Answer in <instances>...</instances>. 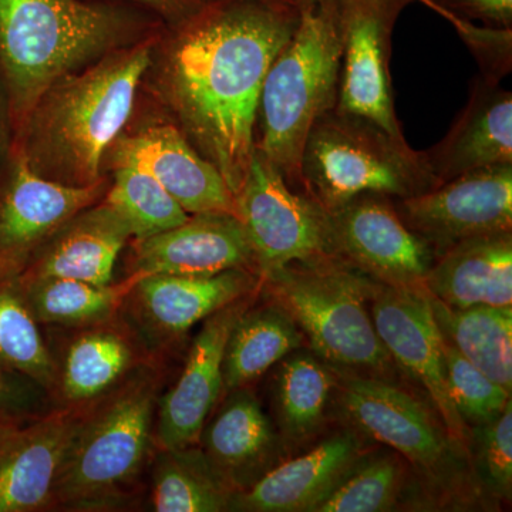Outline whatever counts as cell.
<instances>
[{
  "mask_svg": "<svg viewBox=\"0 0 512 512\" xmlns=\"http://www.w3.org/2000/svg\"><path fill=\"white\" fill-rule=\"evenodd\" d=\"M333 369L335 400L348 426L400 454L420 484L423 501L460 504L464 491L483 490L470 457L451 440L431 404L387 377Z\"/></svg>",
  "mask_w": 512,
  "mask_h": 512,
  "instance_id": "52a82bcc",
  "label": "cell"
},
{
  "mask_svg": "<svg viewBox=\"0 0 512 512\" xmlns=\"http://www.w3.org/2000/svg\"><path fill=\"white\" fill-rule=\"evenodd\" d=\"M410 467L392 448L366 450L313 512L392 511L409 490Z\"/></svg>",
  "mask_w": 512,
  "mask_h": 512,
  "instance_id": "1f68e13d",
  "label": "cell"
},
{
  "mask_svg": "<svg viewBox=\"0 0 512 512\" xmlns=\"http://www.w3.org/2000/svg\"><path fill=\"white\" fill-rule=\"evenodd\" d=\"M423 288L451 308L512 306V231L448 248L434 259Z\"/></svg>",
  "mask_w": 512,
  "mask_h": 512,
  "instance_id": "cb8c5ba5",
  "label": "cell"
},
{
  "mask_svg": "<svg viewBox=\"0 0 512 512\" xmlns=\"http://www.w3.org/2000/svg\"><path fill=\"white\" fill-rule=\"evenodd\" d=\"M138 365L136 343L126 333L94 325L70 343L57 384L64 400L80 407L116 389Z\"/></svg>",
  "mask_w": 512,
  "mask_h": 512,
  "instance_id": "4316f807",
  "label": "cell"
},
{
  "mask_svg": "<svg viewBox=\"0 0 512 512\" xmlns=\"http://www.w3.org/2000/svg\"><path fill=\"white\" fill-rule=\"evenodd\" d=\"M40 390L32 380L0 367V423L40 416L45 409Z\"/></svg>",
  "mask_w": 512,
  "mask_h": 512,
  "instance_id": "8d00e7d4",
  "label": "cell"
},
{
  "mask_svg": "<svg viewBox=\"0 0 512 512\" xmlns=\"http://www.w3.org/2000/svg\"><path fill=\"white\" fill-rule=\"evenodd\" d=\"M369 306L377 335L394 365L429 396L451 440L468 454V429L451 402L443 335L434 319L429 293L423 286L400 288L377 282Z\"/></svg>",
  "mask_w": 512,
  "mask_h": 512,
  "instance_id": "4fadbf2b",
  "label": "cell"
},
{
  "mask_svg": "<svg viewBox=\"0 0 512 512\" xmlns=\"http://www.w3.org/2000/svg\"><path fill=\"white\" fill-rule=\"evenodd\" d=\"M305 194L326 214L362 194L407 198L436 187L421 151L362 117L330 110L313 123L301 160Z\"/></svg>",
  "mask_w": 512,
  "mask_h": 512,
  "instance_id": "ba28073f",
  "label": "cell"
},
{
  "mask_svg": "<svg viewBox=\"0 0 512 512\" xmlns=\"http://www.w3.org/2000/svg\"><path fill=\"white\" fill-rule=\"evenodd\" d=\"M412 0H340L343 56L338 103L340 113L362 117L407 143L394 109L390 55L393 30Z\"/></svg>",
  "mask_w": 512,
  "mask_h": 512,
  "instance_id": "8fae6325",
  "label": "cell"
},
{
  "mask_svg": "<svg viewBox=\"0 0 512 512\" xmlns=\"http://www.w3.org/2000/svg\"><path fill=\"white\" fill-rule=\"evenodd\" d=\"M299 22L295 0H208L200 12L165 26L146 77L178 127L237 197L255 153L266 73Z\"/></svg>",
  "mask_w": 512,
  "mask_h": 512,
  "instance_id": "6da1fadb",
  "label": "cell"
},
{
  "mask_svg": "<svg viewBox=\"0 0 512 512\" xmlns=\"http://www.w3.org/2000/svg\"><path fill=\"white\" fill-rule=\"evenodd\" d=\"M157 407V377L150 369H137L84 412L57 477L53 507L70 511L120 507L146 467Z\"/></svg>",
  "mask_w": 512,
  "mask_h": 512,
  "instance_id": "5b68a950",
  "label": "cell"
},
{
  "mask_svg": "<svg viewBox=\"0 0 512 512\" xmlns=\"http://www.w3.org/2000/svg\"><path fill=\"white\" fill-rule=\"evenodd\" d=\"M106 192V178L89 187L56 183L12 151L0 174V279L18 276L47 239Z\"/></svg>",
  "mask_w": 512,
  "mask_h": 512,
  "instance_id": "5bb4252c",
  "label": "cell"
},
{
  "mask_svg": "<svg viewBox=\"0 0 512 512\" xmlns=\"http://www.w3.org/2000/svg\"><path fill=\"white\" fill-rule=\"evenodd\" d=\"M305 342L291 316L269 301L251 306L229 333L222 360L224 392L249 386Z\"/></svg>",
  "mask_w": 512,
  "mask_h": 512,
  "instance_id": "484cf974",
  "label": "cell"
},
{
  "mask_svg": "<svg viewBox=\"0 0 512 512\" xmlns=\"http://www.w3.org/2000/svg\"><path fill=\"white\" fill-rule=\"evenodd\" d=\"M421 156L436 187L470 171L512 164L510 90L480 74L446 136Z\"/></svg>",
  "mask_w": 512,
  "mask_h": 512,
  "instance_id": "7402d4cb",
  "label": "cell"
},
{
  "mask_svg": "<svg viewBox=\"0 0 512 512\" xmlns=\"http://www.w3.org/2000/svg\"><path fill=\"white\" fill-rule=\"evenodd\" d=\"M13 131L10 126L8 100H6L5 90L0 83V174L9 164L10 154H12Z\"/></svg>",
  "mask_w": 512,
  "mask_h": 512,
  "instance_id": "f35d334b",
  "label": "cell"
},
{
  "mask_svg": "<svg viewBox=\"0 0 512 512\" xmlns=\"http://www.w3.org/2000/svg\"><path fill=\"white\" fill-rule=\"evenodd\" d=\"M255 293L204 320L173 389L158 402L154 440L158 450L200 444L208 417L224 392L222 360L229 333L254 301Z\"/></svg>",
  "mask_w": 512,
  "mask_h": 512,
  "instance_id": "2e32d148",
  "label": "cell"
},
{
  "mask_svg": "<svg viewBox=\"0 0 512 512\" xmlns=\"http://www.w3.org/2000/svg\"><path fill=\"white\" fill-rule=\"evenodd\" d=\"M468 456L484 493L511 500L512 403L494 420L468 429Z\"/></svg>",
  "mask_w": 512,
  "mask_h": 512,
  "instance_id": "d590c367",
  "label": "cell"
},
{
  "mask_svg": "<svg viewBox=\"0 0 512 512\" xmlns=\"http://www.w3.org/2000/svg\"><path fill=\"white\" fill-rule=\"evenodd\" d=\"M0 367L32 380L45 392L57 386V369L18 279H0Z\"/></svg>",
  "mask_w": 512,
  "mask_h": 512,
  "instance_id": "d6a6232c",
  "label": "cell"
},
{
  "mask_svg": "<svg viewBox=\"0 0 512 512\" xmlns=\"http://www.w3.org/2000/svg\"><path fill=\"white\" fill-rule=\"evenodd\" d=\"M353 427L333 431L311 450L286 458L258 483L234 494L229 511L313 512L367 450Z\"/></svg>",
  "mask_w": 512,
  "mask_h": 512,
  "instance_id": "ffe728a7",
  "label": "cell"
},
{
  "mask_svg": "<svg viewBox=\"0 0 512 512\" xmlns=\"http://www.w3.org/2000/svg\"><path fill=\"white\" fill-rule=\"evenodd\" d=\"M163 29L53 83L13 140L12 151L56 183L89 187L103 181L104 157L126 130Z\"/></svg>",
  "mask_w": 512,
  "mask_h": 512,
  "instance_id": "7a4b0ae2",
  "label": "cell"
},
{
  "mask_svg": "<svg viewBox=\"0 0 512 512\" xmlns=\"http://www.w3.org/2000/svg\"><path fill=\"white\" fill-rule=\"evenodd\" d=\"M83 413L67 406L0 424V512L53 507L57 477Z\"/></svg>",
  "mask_w": 512,
  "mask_h": 512,
  "instance_id": "9a60e30c",
  "label": "cell"
},
{
  "mask_svg": "<svg viewBox=\"0 0 512 512\" xmlns=\"http://www.w3.org/2000/svg\"><path fill=\"white\" fill-rule=\"evenodd\" d=\"M146 10L165 26H175L204 8L208 0H110Z\"/></svg>",
  "mask_w": 512,
  "mask_h": 512,
  "instance_id": "74e56055",
  "label": "cell"
},
{
  "mask_svg": "<svg viewBox=\"0 0 512 512\" xmlns=\"http://www.w3.org/2000/svg\"><path fill=\"white\" fill-rule=\"evenodd\" d=\"M130 238V228L119 212L106 201L94 204L47 239L18 278H67L111 285L117 259Z\"/></svg>",
  "mask_w": 512,
  "mask_h": 512,
  "instance_id": "603a6c76",
  "label": "cell"
},
{
  "mask_svg": "<svg viewBox=\"0 0 512 512\" xmlns=\"http://www.w3.org/2000/svg\"><path fill=\"white\" fill-rule=\"evenodd\" d=\"M114 183L104 201L127 222L134 241H143L178 227L190 214L165 191L153 175L133 165H116Z\"/></svg>",
  "mask_w": 512,
  "mask_h": 512,
  "instance_id": "836d02e7",
  "label": "cell"
},
{
  "mask_svg": "<svg viewBox=\"0 0 512 512\" xmlns=\"http://www.w3.org/2000/svg\"><path fill=\"white\" fill-rule=\"evenodd\" d=\"M259 2L269 3V5H289L292 0H259Z\"/></svg>",
  "mask_w": 512,
  "mask_h": 512,
  "instance_id": "ab89813d",
  "label": "cell"
},
{
  "mask_svg": "<svg viewBox=\"0 0 512 512\" xmlns=\"http://www.w3.org/2000/svg\"><path fill=\"white\" fill-rule=\"evenodd\" d=\"M376 284L336 256H323L266 275L261 288L291 316L309 350L323 362L392 379L396 365L370 313Z\"/></svg>",
  "mask_w": 512,
  "mask_h": 512,
  "instance_id": "8992f818",
  "label": "cell"
},
{
  "mask_svg": "<svg viewBox=\"0 0 512 512\" xmlns=\"http://www.w3.org/2000/svg\"><path fill=\"white\" fill-rule=\"evenodd\" d=\"M16 279L37 322L94 326L110 320L138 278L130 275L119 285L107 286L67 278Z\"/></svg>",
  "mask_w": 512,
  "mask_h": 512,
  "instance_id": "f1b7e54d",
  "label": "cell"
},
{
  "mask_svg": "<svg viewBox=\"0 0 512 512\" xmlns=\"http://www.w3.org/2000/svg\"><path fill=\"white\" fill-rule=\"evenodd\" d=\"M393 204L437 258L466 239L512 231V164L458 175L413 197L393 198Z\"/></svg>",
  "mask_w": 512,
  "mask_h": 512,
  "instance_id": "7c38bea8",
  "label": "cell"
},
{
  "mask_svg": "<svg viewBox=\"0 0 512 512\" xmlns=\"http://www.w3.org/2000/svg\"><path fill=\"white\" fill-rule=\"evenodd\" d=\"M235 202L261 279L295 262L332 256L328 214L308 195L292 190L256 148Z\"/></svg>",
  "mask_w": 512,
  "mask_h": 512,
  "instance_id": "9c48e42d",
  "label": "cell"
},
{
  "mask_svg": "<svg viewBox=\"0 0 512 512\" xmlns=\"http://www.w3.org/2000/svg\"><path fill=\"white\" fill-rule=\"evenodd\" d=\"M229 269L258 274L244 225L234 214L202 212L178 227L137 241L131 275L212 276Z\"/></svg>",
  "mask_w": 512,
  "mask_h": 512,
  "instance_id": "ac0fdd59",
  "label": "cell"
},
{
  "mask_svg": "<svg viewBox=\"0 0 512 512\" xmlns=\"http://www.w3.org/2000/svg\"><path fill=\"white\" fill-rule=\"evenodd\" d=\"M261 282V276L248 269H229L212 276L147 275L137 279L127 299L141 330L154 342L164 343L252 295Z\"/></svg>",
  "mask_w": 512,
  "mask_h": 512,
  "instance_id": "d6986e66",
  "label": "cell"
},
{
  "mask_svg": "<svg viewBox=\"0 0 512 512\" xmlns=\"http://www.w3.org/2000/svg\"><path fill=\"white\" fill-rule=\"evenodd\" d=\"M201 450L215 473L238 494L288 458L281 437L248 386L228 392L221 409L205 423Z\"/></svg>",
  "mask_w": 512,
  "mask_h": 512,
  "instance_id": "44dd1931",
  "label": "cell"
},
{
  "mask_svg": "<svg viewBox=\"0 0 512 512\" xmlns=\"http://www.w3.org/2000/svg\"><path fill=\"white\" fill-rule=\"evenodd\" d=\"M444 366L454 409L467 429L494 420L511 403V392L495 383L443 338Z\"/></svg>",
  "mask_w": 512,
  "mask_h": 512,
  "instance_id": "e575fe53",
  "label": "cell"
},
{
  "mask_svg": "<svg viewBox=\"0 0 512 512\" xmlns=\"http://www.w3.org/2000/svg\"><path fill=\"white\" fill-rule=\"evenodd\" d=\"M429 298L434 319L448 345L512 392V306L457 309L430 295Z\"/></svg>",
  "mask_w": 512,
  "mask_h": 512,
  "instance_id": "83f0119b",
  "label": "cell"
},
{
  "mask_svg": "<svg viewBox=\"0 0 512 512\" xmlns=\"http://www.w3.org/2000/svg\"><path fill=\"white\" fill-rule=\"evenodd\" d=\"M0 424H2V423H0Z\"/></svg>",
  "mask_w": 512,
  "mask_h": 512,
  "instance_id": "b9f144b4",
  "label": "cell"
},
{
  "mask_svg": "<svg viewBox=\"0 0 512 512\" xmlns=\"http://www.w3.org/2000/svg\"><path fill=\"white\" fill-rule=\"evenodd\" d=\"M274 383L275 429L288 457L320 436L335 400V369L311 350L298 349L278 363Z\"/></svg>",
  "mask_w": 512,
  "mask_h": 512,
  "instance_id": "d4e9b609",
  "label": "cell"
},
{
  "mask_svg": "<svg viewBox=\"0 0 512 512\" xmlns=\"http://www.w3.org/2000/svg\"><path fill=\"white\" fill-rule=\"evenodd\" d=\"M332 256L387 286H423L433 249L404 224L393 198L362 194L328 214Z\"/></svg>",
  "mask_w": 512,
  "mask_h": 512,
  "instance_id": "30bf717a",
  "label": "cell"
},
{
  "mask_svg": "<svg viewBox=\"0 0 512 512\" xmlns=\"http://www.w3.org/2000/svg\"><path fill=\"white\" fill-rule=\"evenodd\" d=\"M412 2H419L421 5L426 6V8H429L430 10H433V5L429 2V0H412Z\"/></svg>",
  "mask_w": 512,
  "mask_h": 512,
  "instance_id": "60d3db41",
  "label": "cell"
},
{
  "mask_svg": "<svg viewBox=\"0 0 512 512\" xmlns=\"http://www.w3.org/2000/svg\"><path fill=\"white\" fill-rule=\"evenodd\" d=\"M299 22L269 67L259 100L255 148L303 192L301 160L316 120L338 103L343 56L340 0H295Z\"/></svg>",
  "mask_w": 512,
  "mask_h": 512,
  "instance_id": "277c9868",
  "label": "cell"
},
{
  "mask_svg": "<svg viewBox=\"0 0 512 512\" xmlns=\"http://www.w3.org/2000/svg\"><path fill=\"white\" fill-rule=\"evenodd\" d=\"M232 493L200 446L160 450L153 470L151 505L157 512L229 511Z\"/></svg>",
  "mask_w": 512,
  "mask_h": 512,
  "instance_id": "f546056e",
  "label": "cell"
},
{
  "mask_svg": "<svg viewBox=\"0 0 512 512\" xmlns=\"http://www.w3.org/2000/svg\"><path fill=\"white\" fill-rule=\"evenodd\" d=\"M109 153L113 167L133 165L153 175L190 215H237V202L220 171L168 119L146 124L131 133L124 130Z\"/></svg>",
  "mask_w": 512,
  "mask_h": 512,
  "instance_id": "e0dca14e",
  "label": "cell"
},
{
  "mask_svg": "<svg viewBox=\"0 0 512 512\" xmlns=\"http://www.w3.org/2000/svg\"><path fill=\"white\" fill-rule=\"evenodd\" d=\"M164 26L110 0H0V83L13 140L53 83Z\"/></svg>",
  "mask_w": 512,
  "mask_h": 512,
  "instance_id": "3957f363",
  "label": "cell"
},
{
  "mask_svg": "<svg viewBox=\"0 0 512 512\" xmlns=\"http://www.w3.org/2000/svg\"><path fill=\"white\" fill-rule=\"evenodd\" d=\"M480 66L481 76L501 82L512 66V0H429Z\"/></svg>",
  "mask_w": 512,
  "mask_h": 512,
  "instance_id": "4dcf8cb0",
  "label": "cell"
}]
</instances>
